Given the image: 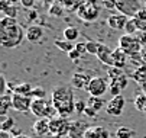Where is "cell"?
Here are the masks:
<instances>
[{
  "label": "cell",
  "mask_w": 146,
  "mask_h": 138,
  "mask_svg": "<svg viewBox=\"0 0 146 138\" xmlns=\"http://www.w3.org/2000/svg\"><path fill=\"white\" fill-rule=\"evenodd\" d=\"M51 100L58 112V116L68 118L75 112V99L71 86H58L52 90Z\"/></svg>",
  "instance_id": "cell-1"
},
{
  "label": "cell",
  "mask_w": 146,
  "mask_h": 138,
  "mask_svg": "<svg viewBox=\"0 0 146 138\" xmlns=\"http://www.w3.org/2000/svg\"><path fill=\"white\" fill-rule=\"evenodd\" d=\"M26 32L19 23L10 26H0V44L3 48H16L23 42Z\"/></svg>",
  "instance_id": "cell-2"
},
{
  "label": "cell",
  "mask_w": 146,
  "mask_h": 138,
  "mask_svg": "<svg viewBox=\"0 0 146 138\" xmlns=\"http://www.w3.org/2000/svg\"><path fill=\"white\" fill-rule=\"evenodd\" d=\"M31 112L35 116H38L39 119H40V118L54 119V118H56V115H58V112H56L52 100L51 99H46V97H44V99H33Z\"/></svg>",
  "instance_id": "cell-3"
},
{
  "label": "cell",
  "mask_w": 146,
  "mask_h": 138,
  "mask_svg": "<svg viewBox=\"0 0 146 138\" xmlns=\"http://www.w3.org/2000/svg\"><path fill=\"white\" fill-rule=\"evenodd\" d=\"M119 48H121L129 57L137 55L143 50L142 44L139 42V39L135 35H127V33H124L119 38Z\"/></svg>",
  "instance_id": "cell-4"
},
{
  "label": "cell",
  "mask_w": 146,
  "mask_h": 138,
  "mask_svg": "<svg viewBox=\"0 0 146 138\" xmlns=\"http://www.w3.org/2000/svg\"><path fill=\"white\" fill-rule=\"evenodd\" d=\"M77 15H78V17L81 19V21L93 22L100 15V7L94 2H91V0H88V2H82L81 6L77 10Z\"/></svg>",
  "instance_id": "cell-5"
},
{
  "label": "cell",
  "mask_w": 146,
  "mask_h": 138,
  "mask_svg": "<svg viewBox=\"0 0 146 138\" xmlns=\"http://www.w3.org/2000/svg\"><path fill=\"white\" fill-rule=\"evenodd\" d=\"M70 129H71V122L68 121V118L56 116L49 121V131H51V135H54V137L62 138L70 134Z\"/></svg>",
  "instance_id": "cell-6"
},
{
  "label": "cell",
  "mask_w": 146,
  "mask_h": 138,
  "mask_svg": "<svg viewBox=\"0 0 146 138\" xmlns=\"http://www.w3.org/2000/svg\"><path fill=\"white\" fill-rule=\"evenodd\" d=\"M116 9L127 17H135L143 9V5L139 0H117Z\"/></svg>",
  "instance_id": "cell-7"
},
{
  "label": "cell",
  "mask_w": 146,
  "mask_h": 138,
  "mask_svg": "<svg viewBox=\"0 0 146 138\" xmlns=\"http://www.w3.org/2000/svg\"><path fill=\"white\" fill-rule=\"evenodd\" d=\"M110 83L106 80V78L103 77H93L91 82L87 87V92L90 96H96V97H101L107 93V90L110 89L109 87Z\"/></svg>",
  "instance_id": "cell-8"
},
{
  "label": "cell",
  "mask_w": 146,
  "mask_h": 138,
  "mask_svg": "<svg viewBox=\"0 0 146 138\" xmlns=\"http://www.w3.org/2000/svg\"><path fill=\"white\" fill-rule=\"evenodd\" d=\"M124 105H126V99L119 94V96H114L107 102L106 105V112L110 115V116H120L123 113V109H124Z\"/></svg>",
  "instance_id": "cell-9"
},
{
  "label": "cell",
  "mask_w": 146,
  "mask_h": 138,
  "mask_svg": "<svg viewBox=\"0 0 146 138\" xmlns=\"http://www.w3.org/2000/svg\"><path fill=\"white\" fill-rule=\"evenodd\" d=\"M13 99V109L17 112H31L32 108V102L33 99L29 96H23V94H15L12 96Z\"/></svg>",
  "instance_id": "cell-10"
},
{
  "label": "cell",
  "mask_w": 146,
  "mask_h": 138,
  "mask_svg": "<svg viewBox=\"0 0 146 138\" xmlns=\"http://www.w3.org/2000/svg\"><path fill=\"white\" fill-rule=\"evenodd\" d=\"M91 76L88 73H82V71H77L72 74L71 77V86L80 90H87L90 82H91Z\"/></svg>",
  "instance_id": "cell-11"
},
{
  "label": "cell",
  "mask_w": 146,
  "mask_h": 138,
  "mask_svg": "<svg viewBox=\"0 0 146 138\" xmlns=\"http://www.w3.org/2000/svg\"><path fill=\"white\" fill-rule=\"evenodd\" d=\"M127 21H129V17H127L126 15L120 13V12L111 13V15L107 16V25H109L111 29H116V31H120V29L126 28Z\"/></svg>",
  "instance_id": "cell-12"
},
{
  "label": "cell",
  "mask_w": 146,
  "mask_h": 138,
  "mask_svg": "<svg viewBox=\"0 0 146 138\" xmlns=\"http://www.w3.org/2000/svg\"><path fill=\"white\" fill-rule=\"evenodd\" d=\"M91 125L86 121H72L71 122V129H70V134L68 137L70 138H86V132L87 129L90 128Z\"/></svg>",
  "instance_id": "cell-13"
},
{
  "label": "cell",
  "mask_w": 146,
  "mask_h": 138,
  "mask_svg": "<svg viewBox=\"0 0 146 138\" xmlns=\"http://www.w3.org/2000/svg\"><path fill=\"white\" fill-rule=\"evenodd\" d=\"M49 121L51 119H46V118H40V119L35 121L33 127H32V131L39 135V137H49L51 135V131H49Z\"/></svg>",
  "instance_id": "cell-14"
},
{
  "label": "cell",
  "mask_w": 146,
  "mask_h": 138,
  "mask_svg": "<svg viewBox=\"0 0 146 138\" xmlns=\"http://www.w3.org/2000/svg\"><path fill=\"white\" fill-rule=\"evenodd\" d=\"M42 38H44V28L42 26H39V25H31L26 29V39H28L29 42H32V44L39 42Z\"/></svg>",
  "instance_id": "cell-15"
},
{
  "label": "cell",
  "mask_w": 146,
  "mask_h": 138,
  "mask_svg": "<svg viewBox=\"0 0 146 138\" xmlns=\"http://www.w3.org/2000/svg\"><path fill=\"white\" fill-rule=\"evenodd\" d=\"M129 63V55L124 52L121 48H116L113 50V67H117V68H124Z\"/></svg>",
  "instance_id": "cell-16"
},
{
  "label": "cell",
  "mask_w": 146,
  "mask_h": 138,
  "mask_svg": "<svg viewBox=\"0 0 146 138\" xmlns=\"http://www.w3.org/2000/svg\"><path fill=\"white\" fill-rule=\"evenodd\" d=\"M96 57L98 58L103 64H106L109 67H113V50H110L107 45L103 44L101 48H100V51H98V54Z\"/></svg>",
  "instance_id": "cell-17"
},
{
  "label": "cell",
  "mask_w": 146,
  "mask_h": 138,
  "mask_svg": "<svg viewBox=\"0 0 146 138\" xmlns=\"http://www.w3.org/2000/svg\"><path fill=\"white\" fill-rule=\"evenodd\" d=\"M86 138H110V134L104 127L91 125L86 132Z\"/></svg>",
  "instance_id": "cell-18"
},
{
  "label": "cell",
  "mask_w": 146,
  "mask_h": 138,
  "mask_svg": "<svg viewBox=\"0 0 146 138\" xmlns=\"http://www.w3.org/2000/svg\"><path fill=\"white\" fill-rule=\"evenodd\" d=\"M13 94H3L0 97V115L6 116L7 111L13 108V99H12Z\"/></svg>",
  "instance_id": "cell-19"
},
{
  "label": "cell",
  "mask_w": 146,
  "mask_h": 138,
  "mask_svg": "<svg viewBox=\"0 0 146 138\" xmlns=\"http://www.w3.org/2000/svg\"><path fill=\"white\" fill-rule=\"evenodd\" d=\"M106 102H104V99L103 97H96V96H90L88 99H87V106L88 108H91V109H94L96 112H98V111H101L103 108L106 109Z\"/></svg>",
  "instance_id": "cell-20"
},
{
  "label": "cell",
  "mask_w": 146,
  "mask_h": 138,
  "mask_svg": "<svg viewBox=\"0 0 146 138\" xmlns=\"http://www.w3.org/2000/svg\"><path fill=\"white\" fill-rule=\"evenodd\" d=\"M130 77L133 78L135 82L143 84V87H146V64H145L143 67H139L137 70H135V71L130 74Z\"/></svg>",
  "instance_id": "cell-21"
},
{
  "label": "cell",
  "mask_w": 146,
  "mask_h": 138,
  "mask_svg": "<svg viewBox=\"0 0 146 138\" xmlns=\"http://www.w3.org/2000/svg\"><path fill=\"white\" fill-rule=\"evenodd\" d=\"M62 33H64L65 41H70V42H74L75 39H78V36H80V31H78L77 26H67Z\"/></svg>",
  "instance_id": "cell-22"
},
{
  "label": "cell",
  "mask_w": 146,
  "mask_h": 138,
  "mask_svg": "<svg viewBox=\"0 0 146 138\" xmlns=\"http://www.w3.org/2000/svg\"><path fill=\"white\" fill-rule=\"evenodd\" d=\"M13 93L15 94H23V96H28L32 90H33V86L29 84V83H22V84H17V86H13L12 87Z\"/></svg>",
  "instance_id": "cell-23"
},
{
  "label": "cell",
  "mask_w": 146,
  "mask_h": 138,
  "mask_svg": "<svg viewBox=\"0 0 146 138\" xmlns=\"http://www.w3.org/2000/svg\"><path fill=\"white\" fill-rule=\"evenodd\" d=\"M59 3L64 6L65 10H68V12H75V10H78V7L81 6L82 0H59Z\"/></svg>",
  "instance_id": "cell-24"
},
{
  "label": "cell",
  "mask_w": 146,
  "mask_h": 138,
  "mask_svg": "<svg viewBox=\"0 0 146 138\" xmlns=\"http://www.w3.org/2000/svg\"><path fill=\"white\" fill-rule=\"evenodd\" d=\"M135 19H136L139 32H146V9H142V10L135 16Z\"/></svg>",
  "instance_id": "cell-25"
},
{
  "label": "cell",
  "mask_w": 146,
  "mask_h": 138,
  "mask_svg": "<svg viewBox=\"0 0 146 138\" xmlns=\"http://www.w3.org/2000/svg\"><path fill=\"white\" fill-rule=\"evenodd\" d=\"M55 47L59 48L61 51L70 54V52L75 48V44H74V42H70V41H61V39L58 41V39H56V41H55Z\"/></svg>",
  "instance_id": "cell-26"
},
{
  "label": "cell",
  "mask_w": 146,
  "mask_h": 138,
  "mask_svg": "<svg viewBox=\"0 0 146 138\" xmlns=\"http://www.w3.org/2000/svg\"><path fill=\"white\" fill-rule=\"evenodd\" d=\"M135 108L139 112H145L146 113V94L145 93L136 96V99H135Z\"/></svg>",
  "instance_id": "cell-27"
},
{
  "label": "cell",
  "mask_w": 146,
  "mask_h": 138,
  "mask_svg": "<svg viewBox=\"0 0 146 138\" xmlns=\"http://www.w3.org/2000/svg\"><path fill=\"white\" fill-rule=\"evenodd\" d=\"M127 35H136L139 32V28H137V23H136V19L135 17H129V21L126 23V28H124Z\"/></svg>",
  "instance_id": "cell-28"
},
{
  "label": "cell",
  "mask_w": 146,
  "mask_h": 138,
  "mask_svg": "<svg viewBox=\"0 0 146 138\" xmlns=\"http://www.w3.org/2000/svg\"><path fill=\"white\" fill-rule=\"evenodd\" d=\"M123 74H126V73L123 71V68H117V67H109L107 68V77H109L110 82L116 80V78H119Z\"/></svg>",
  "instance_id": "cell-29"
},
{
  "label": "cell",
  "mask_w": 146,
  "mask_h": 138,
  "mask_svg": "<svg viewBox=\"0 0 146 138\" xmlns=\"http://www.w3.org/2000/svg\"><path fill=\"white\" fill-rule=\"evenodd\" d=\"M64 6H62L59 2L58 3H54L51 7H49V10H48V13L52 16V17H59V16H62V13H64Z\"/></svg>",
  "instance_id": "cell-30"
},
{
  "label": "cell",
  "mask_w": 146,
  "mask_h": 138,
  "mask_svg": "<svg viewBox=\"0 0 146 138\" xmlns=\"http://www.w3.org/2000/svg\"><path fill=\"white\" fill-rule=\"evenodd\" d=\"M127 82H129V77H127L126 74H123V76H120L119 78H116V80L110 82V86H117L120 90H123V89L127 87Z\"/></svg>",
  "instance_id": "cell-31"
},
{
  "label": "cell",
  "mask_w": 146,
  "mask_h": 138,
  "mask_svg": "<svg viewBox=\"0 0 146 138\" xmlns=\"http://www.w3.org/2000/svg\"><path fill=\"white\" fill-rule=\"evenodd\" d=\"M135 135V131L127 127H120L116 131V138H132Z\"/></svg>",
  "instance_id": "cell-32"
},
{
  "label": "cell",
  "mask_w": 146,
  "mask_h": 138,
  "mask_svg": "<svg viewBox=\"0 0 146 138\" xmlns=\"http://www.w3.org/2000/svg\"><path fill=\"white\" fill-rule=\"evenodd\" d=\"M86 44H87V54H93V55H97L103 45L101 42H97V41H88Z\"/></svg>",
  "instance_id": "cell-33"
},
{
  "label": "cell",
  "mask_w": 146,
  "mask_h": 138,
  "mask_svg": "<svg viewBox=\"0 0 146 138\" xmlns=\"http://www.w3.org/2000/svg\"><path fill=\"white\" fill-rule=\"evenodd\" d=\"M13 128H15V119H13L12 116L6 118V119L2 122V125H0V129H2V131H6V132L12 131Z\"/></svg>",
  "instance_id": "cell-34"
},
{
  "label": "cell",
  "mask_w": 146,
  "mask_h": 138,
  "mask_svg": "<svg viewBox=\"0 0 146 138\" xmlns=\"http://www.w3.org/2000/svg\"><path fill=\"white\" fill-rule=\"evenodd\" d=\"M28 96L29 97H35V99H44V97H46V92L44 89H40V87H35Z\"/></svg>",
  "instance_id": "cell-35"
},
{
  "label": "cell",
  "mask_w": 146,
  "mask_h": 138,
  "mask_svg": "<svg viewBox=\"0 0 146 138\" xmlns=\"http://www.w3.org/2000/svg\"><path fill=\"white\" fill-rule=\"evenodd\" d=\"M3 15L7 16V17H15V19H16V16H17V7H16L15 5H10L9 7H6V9L3 10Z\"/></svg>",
  "instance_id": "cell-36"
},
{
  "label": "cell",
  "mask_w": 146,
  "mask_h": 138,
  "mask_svg": "<svg viewBox=\"0 0 146 138\" xmlns=\"http://www.w3.org/2000/svg\"><path fill=\"white\" fill-rule=\"evenodd\" d=\"M16 19L15 17H7V16H3L2 21H0V26H10V25H16Z\"/></svg>",
  "instance_id": "cell-37"
},
{
  "label": "cell",
  "mask_w": 146,
  "mask_h": 138,
  "mask_svg": "<svg viewBox=\"0 0 146 138\" xmlns=\"http://www.w3.org/2000/svg\"><path fill=\"white\" fill-rule=\"evenodd\" d=\"M100 2L104 6V9H109V10L116 9V6H117V0H100Z\"/></svg>",
  "instance_id": "cell-38"
},
{
  "label": "cell",
  "mask_w": 146,
  "mask_h": 138,
  "mask_svg": "<svg viewBox=\"0 0 146 138\" xmlns=\"http://www.w3.org/2000/svg\"><path fill=\"white\" fill-rule=\"evenodd\" d=\"M86 109H87V102H82V100L75 102V112L77 113H84Z\"/></svg>",
  "instance_id": "cell-39"
},
{
  "label": "cell",
  "mask_w": 146,
  "mask_h": 138,
  "mask_svg": "<svg viewBox=\"0 0 146 138\" xmlns=\"http://www.w3.org/2000/svg\"><path fill=\"white\" fill-rule=\"evenodd\" d=\"M75 50L82 55V54H86L87 52V44H82V42H77L75 44Z\"/></svg>",
  "instance_id": "cell-40"
},
{
  "label": "cell",
  "mask_w": 146,
  "mask_h": 138,
  "mask_svg": "<svg viewBox=\"0 0 146 138\" xmlns=\"http://www.w3.org/2000/svg\"><path fill=\"white\" fill-rule=\"evenodd\" d=\"M6 86H7L6 78H5V76L2 74V76H0V93H2V96L6 94V93H5V92H6Z\"/></svg>",
  "instance_id": "cell-41"
},
{
  "label": "cell",
  "mask_w": 146,
  "mask_h": 138,
  "mask_svg": "<svg viewBox=\"0 0 146 138\" xmlns=\"http://www.w3.org/2000/svg\"><path fill=\"white\" fill-rule=\"evenodd\" d=\"M135 36L139 39V42L142 44V47H146V32H137Z\"/></svg>",
  "instance_id": "cell-42"
},
{
  "label": "cell",
  "mask_w": 146,
  "mask_h": 138,
  "mask_svg": "<svg viewBox=\"0 0 146 138\" xmlns=\"http://www.w3.org/2000/svg\"><path fill=\"white\" fill-rule=\"evenodd\" d=\"M68 57H70V60H72V61H77L78 58L81 57V54H80V52H78V51H77V50L74 48V50H72V51H71V52L68 54Z\"/></svg>",
  "instance_id": "cell-43"
},
{
  "label": "cell",
  "mask_w": 146,
  "mask_h": 138,
  "mask_svg": "<svg viewBox=\"0 0 146 138\" xmlns=\"http://www.w3.org/2000/svg\"><path fill=\"white\" fill-rule=\"evenodd\" d=\"M20 3H22V6L31 9V7H33V5H35V0H20Z\"/></svg>",
  "instance_id": "cell-44"
},
{
  "label": "cell",
  "mask_w": 146,
  "mask_h": 138,
  "mask_svg": "<svg viewBox=\"0 0 146 138\" xmlns=\"http://www.w3.org/2000/svg\"><path fill=\"white\" fill-rule=\"evenodd\" d=\"M84 115H86V116H88V118H94V116L97 115V112H96L94 109H91V108H88V106H87V109H86Z\"/></svg>",
  "instance_id": "cell-45"
},
{
  "label": "cell",
  "mask_w": 146,
  "mask_h": 138,
  "mask_svg": "<svg viewBox=\"0 0 146 138\" xmlns=\"http://www.w3.org/2000/svg\"><path fill=\"white\" fill-rule=\"evenodd\" d=\"M110 93H111L113 97H114V96H119V94H120V89H119L117 86H110Z\"/></svg>",
  "instance_id": "cell-46"
},
{
  "label": "cell",
  "mask_w": 146,
  "mask_h": 138,
  "mask_svg": "<svg viewBox=\"0 0 146 138\" xmlns=\"http://www.w3.org/2000/svg\"><path fill=\"white\" fill-rule=\"evenodd\" d=\"M38 17V12L36 10H31L29 15H28V21H33V19Z\"/></svg>",
  "instance_id": "cell-47"
},
{
  "label": "cell",
  "mask_w": 146,
  "mask_h": 138,
  "mask_svg": "<svg viewBox=\"0 0 146 138\" xmlns=\"http://www.w3.org/2000/svg\"><path fill=\"white\" fill-rule=\"evenodd\" d=\"M12 135H13V138L20 137V135H22V129H20V128H13L12 129Z\"/></svg>",
  "instance_id": "cell-48"
},
{
  "label": "cell",
  "mask_w": 146,
  "mask_h": 138,
  "mask_svg": "<svg viewBox=\"0 0 146 138\" xmlns=\"http://www.w3.org/2000/svg\"><path fill=\"white\" fill-rule=\"evenodd\" d=\"M0 138H12V135L6 131H0Z\"/></svg>",
  "instance_id": "cell-49"
},
{
  "label": "cell",
  "mask_w": 146,
  "mask_h": 138,
  "mask_svg": "<svg viewBox=\"0 0 146 138\" xmlns=\"http://www.w3.org/2000/svg\"><path fill=\"white\" fill-rule=\"evenodd\" d=\"M140 57H142L143 63L146 64V47H143V50H142V52H140Z\"/></svg>",
  "instance_id": "cell-50"
},
{
  "label": "cell",
  "mask_w": 146,
  "mask_h": 138,
  "mask_svg": "<svg viewBox=\"0 0 146 138\" xmlns=\"http://www.w3.org/2000/svg\"><path fill=\"white\" fill-rule=\"evenodd\" d=\"M7 2H10V3L13 5V3H16V2H20V0H7Z\"/></svg>",
  "instance_id": "cell-51"
},
{
  "label": "cell",
  "mask_w": 146,
  "mask_h": 138,
  "mask_svg": "<svg viewBox=\"0 0 146 138\" xmlns=\"http://www.w3.org/2000/svg\"><path fill=\"white\" fill-rule=\"evenodd\" d=\"M142 5H143V9H146V0H142Z\"/></svg>",
  "instance_id": "cell-52"
},
{
  "label": "cell",
  "mask_w": 146,
  "mask_h": 138,
  "mask_svg": "<svg viewBox=\"0 0 146 138\" xmlns=\"http://www.w3.org/2000/svg\"><path fill=\"white\" fill-rule=\"evenodd\" d=\"M16 138H31V137H28V135H20V137H16Z\"/></svg>",
  "instance_id": "cell-53"
},
{
  "label": "cell",
  "mask_w": 146,
  "mask_h": 138,
  "mask_svg": "<svg viewBox=\"0 0 146 138\" xmlns=\"http://www.w3.org/2000/svg\"><path fill=\"white\" fill-rule=\"evenodd\" d=\"M48 138H61V137H54V135H49Z\"/></svg>",
  "instance_id": "cell-54"
}]
</instances>
